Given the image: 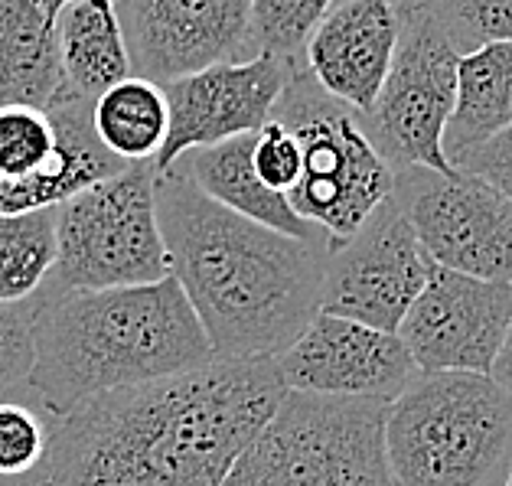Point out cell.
Here are the masks:
<instances>
[{
  "label": "cell",
  "instance_id": "1",
  "mask_svg": "<svg viewBox=\"0 0 512 486\" xmlns=\"http://www.w3.org/2000/svg\"><path fill=\"white\" fill-rule=\"evenodd\" d=\"M284 395L274 356L102 392L56 418L36 486H222Z\"/></svg>",
  "mask_w": 512,
  "mask_h": 486
},
{
  "label": "cell",
  "instance_id": "2",
  "mask_svg": "<svg viewBox=\"0 0 512 486\" xmlns=\"http://www.w3.org/2000/svg\"><path fill=\"white\" fill-rule=\"evenodd\" d=\"M170 274L216 359L281 356L320 314L327 239H291L219 206L180 173L154 183Z\"/></svg>",
  "mask_w": 512,
  "mask_h": 486
},
{
  "label": "cell",
  "instance_id": "3",
  "mask_svg": "<svg viewBox=\"0 0 512 486\" xmlns=\"http://www.w3.org/2000/svg\"><path fill=\"white\" fill-rule=\"evenodd\" d=\"M206 330L177 278L111 291L33 294L27 392L53 418L89 398L212 363Z\"/></svg>",
  "mask_w": 512,
  "mask_h": 486
},
{
  "label": "cell",
  "instance_id": "4",
  "mask_svg": "<svg viewBox=\"0 0 512 486\" xmlns=\"http://www.w3.org/2000/svg\"><path fill=\"white\" fill-rule=\"evenodd\" d=\"M395 486H503L512 473V398L490 376L418 372L385 408Z\"/></svg>",
  "mask_w": 512,
  "mask_h": 486
},
{
  "label": "cell",
  "instance_id": "5",
  "mask_svg": "<svg viewBox=\"0 0 512 486\" xmlns=\"http://www.w3.org/2000/svg\"><path fill=\"white\" fill-rule=\"evenodd\" d=\"M271 121H281L301 144V180L287 193L294 213L320 229L330 245L349 239L372 209L392 196L395 170L379 154L366 118L294 69Z\"/></svg>",
  "mask_w": 512,
  "mask_h": 486
},
{
  "label": "cell",
  "instance_id": "6",
  "mask_svg": "<svg viewBox=\"0 0 512 486\" xmlns=\"http://www.w3.org/2000/svg\"><path fill=\"white\" fill-rule=\"evenodd\" d=\"M385 402L287 392L222 486H395Z\"/></svg>",
  "mask_w": 512,
  "mask_h": 486
},
{
  "label": "cell",
  "instance_id": "7",
  "mask_svg": "<svg viewBox=\"0 0 512 486\" xmlns=\"http://www.w3.org/2000/svg\"><path fill=\"white\" fill-rule=\"evenodd\" d=\"M154 164H131L56 209V265L40 291H111L170 278Z\"/></svg>",
  "mask_w": 512,
  "mask_h": 486
},
{
  "label": "cell",
  "instance_id": "8",
  "mask_svg": "<svg viewBox=\"0 0 512 486\" xmlns=\"http://www.w3.org/2000/svg\"><path fill=\"white\" fill-rule=\"evenodd\" d=\"M402 33L376 108L366 115L369 134L389 167L454 170L444 154V131L457 105V49L434 23L398 10Z\"/></svg>",
  "mask_w": 512,
  "mask_h": 486
},
{
  "label": "cell",
  "instance_id": "9",
  "mask_svg": "<svg viewBox=\"0 0 512 486\" xmlns=\"http://www.w3.org/2000/svg\"><path fill=\"white\" fill-rule=\"evenodd\" d=\"M395 199L434 265L483 281H512V199L464 170L408 167Z\"/></svg>",
  "mask_w": 512,
  "mask_h": 486
},
{
  "label": "cell",
  "instance_id": "10",
  "mask_svg": "<svg viewBox=\"0 0 512 486\" xmlns=\"http://www.w3.org/2000/svg\"><path fill=\"white\" fill-rule=\"evenodd\" d=\"M428 268L431 258L392 193L349 239L330 245L320 310L398 333L428 281Z\"/></svg>",
  "mask_w": 512,
  "mask_h": 486
},
{
  "label": "cell",
  "instance_id": "11",
  "mask_svg": "<svg viewBox=\"0 0 512 486\" xmlns=\"http://www.w3.org/2000/svg\"><path fill=\"white\" fill-rule=\"evenodd\" d=\"M512 323V281H483L431 261L398 336L421 372L490 376Z\"/></svg>",
  "mask_w": 512,
  "mask_h": 486
},
{
  "label": "cell",
  "instance_id": "12",
  "mask_svg": "<svg viewBox=\"0 0 512 486\" xmlns=\"http://www.w3.org/2000/svg\"><path fill=\"white\" fill-rule=\"evenodd\" d=\"M131 72L157 85L258 56L252 0H115Z\"/></svg>",
  "mask_w": 512,
  "mask_h": 486
},
{
  "label": "cell",
  "instance_id": "13",
  "mask_svg": "<svg viewBox=\"0 0 512 486\" xmlns=\"http://www.w3.org/2000/svg\"><path fill=\"white\" fill-rule=\"evenodd\" d=\"M294 69L304 66L258 53L242 62H216L167 82L170 131L154 160L157 177L193 147H212L265 128Z\"/></svg>",
  "mask_w": 512,
  "mask_h": 486
},
{
  "label": "cell",
  "instance_id": "14",
  "mask_svg": "<svg viewBox=\"0 0 512 486\" xmlns=\"http://www.w3.org/2000/svg\"><path fill=\"white\" fill-rule=\"evenodd\" d=\"M274 366L287 392L372 398L385 405L395 402L421 372L398 333L323 310L281 356H274Z\"/></svg>",
  "mask_w": 512,
  "mask_h": 486
},
{
  "label": "cell",
  "instance_id": "15",
  "mask_svg": "<svg viewBox=\"0 0 512 486\" xmlns=\"http://www.w3.org/2000/svg\"><path fill=\"white\" fill-rule=\"evenodd\" d=\"M398 33L395 0H333L304 46V69L323 92L366 118L392 69Z\"/></svg>",
  "mask_w": 512,
  "mask_h": 486
},
{
  "label": "cell",
  "instance_id": "16",
  "mask_svg": "<svg viewBox=\"0 0 512 486\" xmlns=\"http://www.w3.org/2000/svg\"><path fill=\"white\" fill-rule=\"evenodd\" d=\"M92 105L95 102L62 85V92L46 108V115L56 128V151L49 157V164L33 177L0 180V216L59 209L72 196L92 190L95 183L118 177V173L131 167L98 141Z\"/></svg>",
  "mask_w": 512,
  "mask_h": 486
},
{
  "label": "cell",
  "instance_id": "17",
  "mask_svg": "<svg viewBox=\"0 0 512 486\" xmlns=\"http://www.w3.org/2000/svg\"><path fill=\"white\" fill-rule=\"evenodd\" d=\"M255 134L232 137V141L212 147H193L170 170L180 173L183 180H190L209 199H216L219 206H226L252 222H261V226H268L274 232H284L291 239H327L320 229H314L307 219L294 213V206L287 203L284 193L271 190L258 177L252 160Z\"/></svg>",
  "mask_w": 512,
  "mask_h": 486
},
{
  "label": "cell",
  "instance_id": "18",
  "mask_svg": "<svg viewBox=\"0 0 512 486\" xmlns=\"http://www.w3.org/2000/svg\"><path fill=\"white\" fill-rule=\"evenodd\" d=\"M62 85L56 20L36 0H0V105L46 111Z\"/></svg>",
  "mask_w": 512,
  "mask_h": 486
},
{
  "label": "cell",
  "instance_id": "19",
  "mask_svg": "<svg viewBox=\"0 0 512 486\" xmlns=\"http://www.w3.org/2000/svg\"><path fill=\"white\" fill-rule=\"evenodd\" d=\"M56 40L66 89L89 102L134 76L115 0H72L56 17Z\"/></svg>",
  "mask_w": 512,
  "mask_h": 486
},
{
  "label": "cell",
  "instance_id": "20",
  "mask_svg": "<svg viewBox=\"0 0 512 486\" xmlns=\"http://www.w3.org/2000/svg\"><path fill=\"white\" fill-rule=\"evenodd\" d=\"M512 128V40L483 46L457 62V105L444 131L447 160Z\"/></svg>",
  "mask_w": 512,
  "mask_h": 486
},
{
  "label": "cell",
  "instance_id": "21",
  "mask_svg": "<svg viewBox=\"0 0 512 486\" xmlns=\"http://www.w3.org/2000/svg\"><path fill=\"white\" fill-rule=\"evenodd\" d=\"M98 141L124 164H154L170 131V108L164 85L128 76L111 85L92 105Z\"/></svg>",
  "mask_w": 512,
  "mask_h": 486
},
{
  "label": "cell",
  "instance_id": "22",
  "mask_svg": "<svg viewBox=\"0 0 512 486\" xmlns=\"http://www.w3.org/2000/svg\"><path fill=\"white\" fill-rule=\"evenodd\" d=\"M56 209L0 216V304L30 301L56 265Z\"/></svg>",
  "mask_w": 512,
  "mask_h": 486
},
{
  "label": "cell",
  "instance_id": "23",
  "mask_svg": "<svg viewBox=\"0 0 512 486\" xmlns=\"http://www.w3.org/2000/svg\"><path fill=\"white\" fill-rule=\"evenodd\" d=\"M56 418L36 402L0 395V486H36L43 477Z\"/></svg>",
  "mask_w": 512,
  "mask_h": 486
},
{
  "label": "cell",
  "instance_id": "24",
  "mask_svg": "<svg viewBox=\"0 0 512 486\" xmlns=\"http://www.w3.org/2000/svg\"><path fill=\"white\" fill-rule=\"evenodd\" d=\"M395 7L428 17L457 56L512 40V0H395Z\"/></svg>",
  "mask_w": 512,
  "mask_h": 486
},
{
  "label": "cell",
  "instance_id": "25",
  "mask_svg": "<svg viewBox=\"0 0 512 486\" xmlns=\"http://www.w3.org/2000/svg\"><path fill=\"white\" fill-rule=\"evenodd\" d=\"M333 0H252V33L258 53L304 66V46Z\"/></svg>",
  "mask_w": 512,
  "mask_h": 486
},
{
  "label": "cell",
  "instance_id": "26",
  "mask_svg": "<svg viewBox=\"0 0 512 486\" xmlns=\"http://www.w3.org/2000/svg\"><path fill=\"white\" fill-rule=\"evenodd\" d=\"M56 151V128L43 108L0 105V180H27Z\"/></svg>",
  "mask_w": 512,
  "mask_h": 486
},
{
  "label": "cell",
  "instance_id": "27",
  "mask_svg": "<svg viewBox=\"0 0 512 486\" xmlns=\"http://www.w3.org/2000/svg\"><path fill=\"white\" fill-rule=\"evenodd\" d=\"M33 369V297L23 304H0V395L27 389Z\"/></svg>",
  "mask_w": 512,
  "mask_h": 486
},
{
  "label": "cell",
  "instance_id": "28",
  "mask_svg": "<svg viewBox=\"0 0 512 486\" xmlns=\"http://www.w3.org/2000/svg\"><path fill=\"white\" fill-rule=\"evenodd\" d=\"M252 160H255L258 177L265 180L271 190H278L284 196L301 180V167H304L301 144H297V137L287 131L281 121H268L265 128L255 134Z\"/></svg>",
  "mask_w": 512,
  "mask_h": 486
},
{
  "label": "cell",
  "instance_id": "29",
  "mask_svg": "<svg viewBox=\"0 0 512 486\" xmlns=\"http://www.w3.org/2000/svg\"><path fill=\"white\" fill-rule=\"evenodd\" d=\"M454 167L486 180L503 196L512 199V128L499 131L496 137H490V141H483L473 147V151H467L464 157H457Z\"/></svg>",
  "mask_w": 512,
  "mask_h": 486
},
{
  "label": "cell",
  "instance_id": "30",
  "mask_svg": "<svg viewBox=\"0 0 512 486\" xmlns=\"http://www.w3.org/2000/svg\"><path fill=\"white\" fill-rule=\"evenodd\" d=\"M490 379L499 385V389H506L509 398H512V323H509V333H506V340H503V350H499L496 363H493Z\"/></svg>",
  "mask_w": 512,
  "mask_h": 486
},
{
  "label": "cell",
  "instance_id": "31",
  "mask_svg": "<svg viewBox=\"0 0 512 486\" xmlns=\"http://www.w3.org/2000/svg\"><path fill=\"white\" fill-rule=\"evenodd\" d=\"M503 486H512V473H509V480H506V483H503Z\"/></svg>",
  "mask_w": 512,
  "mask_h": 486
}]
</instances>
